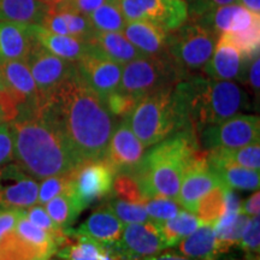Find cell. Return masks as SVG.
Returning a JSON list of instances; mask_svg holds the SVG:
<instances>
[{
  "mask_svg": "<svg viewBox=\"0 0 260 260\" xmlns=\"http://www.w3.org/2000/svg\"><path fill=\"white\" fill-rule=\"evenodd\" d=\"M39 111L58 130L81 164L105 158L118 121L77 71L42 100Z\"/></svg>",
  "mask_w": 260,
  "mask_h": 260,
  "instance_id": "1",
  "label": "cell"
},
{
  "mask_svg": "<svg viewBox=\"0 0 260 260\" xmlns=\"http://www.w3.org/2000/svg\"><path fill=\"white\" fill-rule=\"evenodd\" d=\"M172 105L177 130L199 136L209 125L218 124L249 109L251 99L240 84L191 74L172 88Z\"/></svg>",
  "mask_w": 260,
  "mask_h": 260,
  "instance_id": "2",
  "label": "cell"
},
{
  "mask_svg": "<svg viewBox=\"0 0 260 260\" xmlns=\"http://www.w3.org/2000/svg\"><path fill=\"white\" fill-rule=\"evenodd\" d=\"M39 109L21 113L9 123L14 141V160L35 180L79 169L82 164Z\"/></svg>",
  "mask_w": 260,
  "mask_h": 260,
  "instance_id": "3",
  "label": "cell"
},
{
  "mask_svg": "<svg viewBox=\"0 0 260 260\" xmlns=\"http://www.w3.org/2000/svg\"><path fill=\"white\" fill-rule=\"evenodd\" d=\"M199 149L194 133L177 130L151 146L132 175L148 199L168 198L177 201L184 170Z\"/></svg>",
  "mask_w": 260,
  "mask_h": 260,
  "instance_id": "4",
  "label": "cell"
},
{
  "mask_svg": "<svg viewBox=\"0 0 260 260\" xmlns=\"http://www.w3.org/2000/svg\"><path fill=\"white\" fill-rule=\"evenodd\" d=\"M172 88L161 89L140 98L128 117L133 133L146 148L176 132L177 122L172 105Z\"/></svg>",
  "mask_w": 260,
  "mask_h": 260,
  "instance_id": "5",
  "label": "cell"
},
{
  "mask_svg": "<svg viewBox=\"0 0 260 260\" xmlns=\"http://www.w3.org/2000/svg\"><path fill=\"white\" fill-rule=\"evenodd\" d=\"M183 79L184 76L168 53L144 56L123 65L118 89L142 98L158 90L172 88Z\"/></svg>",
  "mask_w": 260,
  "mask_h": 260,
  "instance_id": "6",
  "label": "cell"
},
{
  "mask_svg": "<svg viewBox=\"0 0 260 260\" xmlns=\"http://www.w3.org/2000/svg\"><path fill=\"white\" fill-rule=\"evenodd\" d=\"M218 35L195 21L169 32L168 54L184 77L200 73L212 56Z\"/></svg>",
  "mask_w": 260,
  "mask_h": 260,
  "instance_id": "7",
  "label": "cell"
},
{
  "mask_svg": "<svg viewBox=\"0 0 260 260\" xmlns=\"http://www.w3.org/2000/svg\"><path fill=\"white\" fill-rule=\"evenodd\" d=\"M199 146L205 151L225 148L236 149L260 140V121L258 116L237 113L218 124L209 125L200 132Z\"/></svg>",
  "mask_w": 260,
  "mask_h": 260,
  "instance_id": "8",
  "label": "cell"
},
{
  "mask_svg": "<svg viewBox=\"0 0 260 260\" xmlns=\"http://www.w3.org/2000/svg\"><path fill=\"white\" fill-rule=\"evenodd\" d=\"M126 21H148L172 32L189 19L184 0H118Z\"/></svg>",
  "mask_w": 260,
  "mask_h": 260,
  "instance_id": "9",
  "label": "cell"
},
{
  "mask_svg": "<svg viewBox=\"0 0 260 260\" xmlns=\"http://www.w3.org/2000/svg\"><path fill=\"white\" fill-rule=\"evenodd\" d=\"M24 60L38 87L41 103L76 71L75 63L54 56L38 41L32 45Z\"/></svg>",
  "mask_w": 260,
  "mask_h": 260,
  "instance_id": "10",
  "label": "cell"
},
{
  "mask_svg": "<svg viewBox=\"0 0 260 260\" xmlns=\"http://www.w3.org/2000/svg\"><path fill=\"white\" fill-rule=\"evenodd\" d=\"M113 247L125 260H140L168 248L158 222L149 220L124 225L121 239Z\"/></svg>",
  "mask_w": 260,
  "mask_h": 260,
  "instance_id": "11",
  "label": "cell"
},
{
  "mask_svg": "<svg viewBox=\"0 0 260 260\" xmlns=\"http://www.w3.org/2000/svg\"><path fill=\"white\" fill-rule=\"evenodd\" d=\"M0 81L18 106V115L40 107V94L25 60L0 61Z\"/></svg>",
  "mask_w": 260,
  "mask_h": 260,
  "instance_id": "12",
  "label": "cell"
},
{
  "mask_svg": "<svg viewBox=\"0 0 260 260\" xmlns=\"http://www.w3.org/2000/svg\"><path fill=\"white\" fill-rule=\"evenodd\" d=\"M113 177L115 172L104 159L83 162L77 169L74 182V195L83 210L113 194Z\"/></svg>",
  "mask_w": 260,
  "mask_h": 260,
  "instance_id": "13",
  "label": "cell"
},
{
  "mask_svg": "<svg viewBox=\"0 0 260 260\" xmlns=\"http://www.w3.org/2000/svg\"><path fill=\"white\" fill-rule=\"evenodd\" d=\"M39 183L17 162L0 168V207L28 209L38 203Z\"/></svg>",
  "mask_w": 260,
  "mask_h": 260,
  "instance_id": "14",
  "label": "cell"
},
{
  "mask_svg": "<svg viewBox=\"0 0 260 260\" xmlns=\"http://www.w3.org/2000/svg\"><path fill=\"white\" fill-rule=\"evenodd\" d=\"M217 186H220V182L209 167L207 151L199 149L195 152L184 170L177 203L187 211L195 213L200 198Z\"/></svg>",
  "mask_w": 260,
  "mask_h": 260,
  "instance_id": "15",
  "label": "cell"
},
{
  "mask_svg": "<svg viewBox=\"0 0 260 260\" xmlns=\"http://www.w3.org/2000/svg\"><path fill=\"white\" fill-rule=\"evenodd\" d=\"M146 147L130 128L128 118L117 123L104 158L116 174H133L141 161Z\"/></svg>",
  "mask_w": 260,
  "mask_h": 260,
  "instance_id": "16",
  "label": "cell"
},
{
  "mask_svg": "<svg viewBox=\"0 0 260 260\" xmlns=\"http://www.w3.org/2000/svg\"><path fill=\"white\" fill-rule=\"evenodd\" d=\"M77 75L90 89L104 100L119 88L122 77V65L107 59L90 51L75 63Z\"/></svg>",
  "mask_w": 260,
  "mask_h": 260,
  "instance_id": "17",
  "label": "cell"
},
{
  "mask_svg": "<svg viewBox=\"0 0 260 260\" xmlns=\"http://www.w3.org/2000/svg\"><path fill=\"white\" fill-rule=\"evenodd\" d=\"M252 60L246 59L232 42L223 35H219L212 56L204 65L200 74L213 80H236L241 82L243 74Z\"/></svg>",
  "mask_w": 260,
  "mask_h": 260,
  "instance_id": "18",
  "label": "cell"
},
{
  "mask_svg": "<svg viewBox=\"0 0 260 260\" xmlns=\"http://www.w3.org/2000/svg\"><path fill=\"white\" fill-rule=\"evenodd\" d=\"M195 22L212 30L219 37L222 32H240L260 23V15L243 8L237 3L211 10Z\"/></svg>",
  "mask_w": 260,
  "mask_h": 260,
  "instance_id": "19",
  "label": "cell"
},
{
  "mask_svg": "<svg viewBox=\"0 0 260 260\" xmlns=\"http://www.w3.org/2000/svg\"><path fill=\"white\" fill-rule=\"evenodd\" d=\"M124 224L111 211L100 206L81 224L79 229L73 230L69 228L65 232L68 236L83 235L95 240L104 246H111L121 239Z\"/></svg>",
  "mask_w": 260,
  "mask_h": 260,
  "instance_id": "20",
  "label": "cell"
},
{
  "mask_svg": "<svg viewBox=\"0 0 260 260\" xmlns=\"http://www.w3.org/2000/svg\"><path fill=\"white\" fill-rule=\"evenodd\" d=\"M32 25L0 22V61L24 60L35 44Z\"/></svg>",
  "mask_w": 260,
  "mask_h": 260,
  "instance_id": "21",
  "label": "cell"
},
{
  "mask_svg": "<svg viewBox=\"0 0 260 260\" xmlns=\"http://www.w3.org/2000/svg\"><path fill=\"white\" fill-rule=\"evenodd\" d=\"M123 35L145 56L168 53L169 32L148 21L126 22Z\"/></svg>",
  "mask_w": 260,
  "mask_h": 260,
  "instance_id": "22",
  "label": "cell"
},
{
  "mask_svg": "<svg viewBox=\"0 0 260 260\" xmlns=\"http://www.w3.org/2000/svg\"><path fill=\"white\" fill-rule=\"evenodd\" d=\"M88 42L94 52L122 67L136 58L145 56L134 45L130 44L123 32L95 31Z\"/></svg>",
  "mask_w": 260,
  "mask_h": 260,
  "instance_id": "23",
  "label": "cell"
},
{
  "mask_svg": "<svg viewBox=\"0 0 260 260\" xmlns=\"http://www.w3.org/2000/svg\"><path fill=\"white\" fill-rule=\"evenodd\" d=\"M34 38L42 47L46 48L54 56L63 58L65 60L76 63L90 51L88 41L80 40L69 35H59L48 31L40 24L32 25Z\"/></svg>",
  "mask_w": 260,
  "mask_h": 260,
  "instance_id": "24",
  "label": "cell"
},
{
  "mask_svg": "<svg viewBox=\"0 0 260 260\" xmlns=\"http://www.w3.org/2000/svg\"><path fill=\"white\" fill-rule=\"evenodd\" d=\"M207 161L222 186L240 190H255L259 188L260 174L258 170H251L225 161L210 151H207Z\"/></svg>",
  "mask_w": 260,
  "mask_h": 260,
  "instance_id": "25",
  "label": "cell"
},
{
  "mask_svg": "<svg viewBox=\"0 0 260 260\" xmlns=\"http://www.w3.org/2000/svg\"><path fill=\"white\" fill-rule=\"evenodd\" d=\"M181 255L193 260H217L219 255L212 224H201L176 245Z\"/></svg>",
  "mask_w": 260,
  "mask_h": 260,
  "instance_id": "26",
  "label": "cell"
},
{
  "mask_svg": "<svg viewBox=\"0 0 260 260\" xmlns=\"http://www.w3.org/2000/svg\"><path fill=\"white\" fill-rule=\"evenodd\" d=\"M51 5L48 0H0V22L41 24Z\"/></svg>",
  "mask_w": 260,
  "mask_h": 260,
  "instance_id": "27",
  "label": "cell"
},
{
  "mask_svg": "<svg viewBox=\"0 0 260 260\" xmlns=\"http://www.w3.org/2000/svg\"><path fill=\"white\" fill-rule=\"evenodd\" d=\"M48 216L63 230L73 225L83 209L74 193H61L45 205Z\"/></svg>",
  "mask_w": 260,
  "mask_h": 260,
  "instance_id": "28",
  "label": "cell"
},
{
  "mask_svg": "<svg viewBox=\"0 0 260 260\" xmlns=\"http://www.w3.org/2000/svg\"><path fill=\"white\" fill-rule=\"evenodd\" d=\"M159 225L168 247H174L195 232L201 225V222L194 213L181 210L174 218L159 223Z\"/></svg>",
  "mask_w": 260,
  "mask_h": 260,
  "instance_id": "29",
  "label": "cell"
},
{
  "mask_svg": "<svg viewBox=\"0 0 260 260\" xmlns=\"http://www.w3.org/2000/svg\"><path fill=\"white\" fill-rule=\"evenodd\" d=\"M87 16L96 31L122 32L128 22L118 0H110Z\"/></svg>",
  "mask_w": 260,
  "mask_h": 260,
  "instance_id": "30",
  "label": "cell"
},
{
  "mask_svg": "<svg viewBox=\"0 0 260 260\" xmlns=\"http://www.w3.org/2000/svg\"><path fill=\"white\" fill-rule=\"evenodd\" d=\"M52 5L63 17L70 37L88 41L93 37L94 32L96 31L93 28L92 23H90L88 16L77 11L67 0H59V2L52 3Z\"/></svg>",
  "mask_w": 260,
  "mask_h": 260,
  "instance_id": "31",
  "label": "cell"
},
{
  "mask_svg": "<svg viewBox=\"0 0 260 260\" xmlns=\"http://www.w3.org/2000/svg\"><path fill=\"white\" fill-rule=\"evenodd\" d=\"M75 243L67 245L58 249L56 254L61 260H103L105 247L100 242L83 235H74Z\"/></svg>",
  "mask_w": 260,
  "mask_h": 260,
  "instance_id": "32",
  "label": "cell"
},
{
  "mask_svg": "<svg viewBox=\"0 0 260 260\" xmlns=\"http://www.w3.org/2000/svg\"><path fill=\"white\" fill-rule=\"evenodd\" d=\"M0 260H45L37 248L14 230L0 239Z\"/></svg>",
  "mask_w": 260,
  "mask_h": 260,
  "instance_id": "33",
  "label": "cell"
},
{
  "mask_svg": "<svg viewBox=\"0 0 260 260\" xmlns=\"http://www.w3.org/2000/svg\"><path fill=\"white\" fill-rule=\"evenodd\" d=\"M195 213L199 216L201 224H212L224 213V186H217L201 197Z\"/></svg>",
  "mask_w": 260,
  "mask_h": 260,
  "instance_id": "34",
  "label": "cell"
},
{
  "mask_svg": "<svg viewBox=\"0 0 260 260\" xmlns=\"http://www.w3.org/2000/svg\"><path fill=\"white\" fill-rule=\"evenodd\" d=\"M212 153L223 160L233 162L239 167L251 169V170H258L260 169V146L259 142L251 144L245 147L236 149H225L218 148L212 149Z\"/></svg>",
  "mask_w": 260,
  "mask_h": 260,
  "instance_id": "35",
  "label": "cell"
},
{
  "mask_svg": "<svg viewBox=\"0 0 260 260\" xmlns=\"http://www.w3.org/2000/svg\"><path fill=\"white\" fill-rule=\"evenodd\" d=\"M102 206L111 211L123 224L146 223L151 220L145 209V205L132 204L116 198H107Z\"/></svg>",
  "mask_w": 260,
  "mask_h": 260,
  "instance_id": "36",
  "label": "cell"
},
{
  "mask_svg": "<svg viewBox=\"0 0 260 260\" xmlns=\"http://www.w3.org/2000/svg\"><path fill=\"white\" fill-rule=\"evenodd\" d=\"M76 170L68 172V174L57 175L44 178L42 183L39 186L38 203L39 205H46L51 199L61 193H73L74 182L76 176Z\"/></svg>",
  "mask_w": 260,
  "mask_h": 260,
  "instance_id": "37",
  "label": "cell"
},
{
  "mask_svg": "<svg viewBox=\"0 0 260 260\" xmlns=\"http://www.w3.org/2000/svg\"><path fill=\"white\" fill-rule=\"evenodd\" d=\"M112 193L121 200L132 204L145 205L149 200L142 193L139 182L132 174H116L113 177Z\"/></svg>",
  "mask_w": 260,
  "mask_h": 260,
  "instance_id": "38",
  "label": "cell"
},
{
  "mask_svg": "<svg viewBox=\"0 0 260 260\" xmlns=\"http://www.w3.org/2000/svg\"><path fill=\"white\" fill-rule=\"evenodd\" d=\"M249 218L251 217L240 211L235 220L232 224L218 230V232H214L216 233L217 246H218L219 254H223V253L229 251L230 248L239 245L242 234L245 232L247 224L249 222Z\"/></svg>",
  "mask_w": 260,
  "mask_h": 260,
  "instance_id": "39",
  "label": "cell"
},
{
  "mask_svg": "<svg viewBox=\"0 0 260 260\" xmlns=\"http://www.w3.org/2000/svg\"><path fill=\"white\" fill-rule=\"evenodd\" d=\"M139 99L140 98L123 92L121 89H117L111 94H109L104 99V103H105L107 110L115 118L125 119L128 118L130 113L133 112V110L135 109Z\"/></svg>",
  "mask_w": 260,
  "mask_h": 260,
  "instance_id": "40",
  "label": "cell"
},
{
  "mask_svg": "<svg viewBox=\"0 0 260 260\" xmlns=\"http://www.w3.org/2000/svg\"><path fill=\"white\" fill-rule=\"evenodd\" d=\"M145 209L151 220L162 223L174 218L181 211V205L176 200L168 198H153L145 204Z\"/></svg>",
  "mask_w": 260,
  "mask_h": 260,
  "instance_id": "41",
  "label": "cell"
},
{
  "mask_svg": "<svg viewBox=\"0 0 260 260\" xmlns=\"http://www.w3.org/2000/svg\"><path fill=\"white\" fill-rule=\"evenodd\" d=\"M239 246L246 252L248 260L259 259L260 252V224L259 214L249 218L245 232H243Z\"/></svg>",
  "mask_w": 260,
  "mask_h": 260,
  "instance_id": "42",
  "label": "cell"
},
{
  "mask_svg": "<svg viewBox=\"0 0 260 260\" xmlns=\"http://www.w3.org/2000/svg\"><path fill=\"white\" fill-rule=\"evenodd\" d=\"M25 217H27L32 224L41 228V229L46 230L47 233L52 234V235L67 234L65 230L58 226L57 224L52 220L51 217L48 216L46 209H44L42 205H39V206H34V205H32V206L28 207V210L25 211Z\"/></svg>",
  "mask_w": 260,
  "mask_h": 260,
  "instance_id": "43",
  "label": "cell"
},
{
  "mask_svg": "<svg viewBox=\"0 0 260 260\" xmlns=\"http://www.w3.org/2000/svg\"><path fill=\"white\" fill-rule=\"evenodd\" d=\"M188 8L189 21H195L201 16L218 8V6L233 4L236 0H184Z\"/></svg>",
  "mask_w": 260,
  "mask_h": 260,
  "instance_id": "44",
  "label": "cell"
},
{
  "mask_svg": "<svg viewBox=\"0 0 260 260\" xmlns=\"http://www.w3.org/2000/svg\"><path fill=\"white\" fill-rule=\"evenodd\" d=\"M14 160V141L9 123L0 122V168Z\"/></svg>",
  "mask_w": 260,
  "mask_h": 260,
  "instance_id": "45",
  "label": "cell"
},
{
  "mask_svg": "<svg viewBox=\"0 0 260 260\" xmlns=\"http://www.w3.org/2000/svg\"><path fill=\"white\" fill-rule=\"evenodd\" d=\"M259 74H260V59L258 56L248 64V67H247V69L245 71V74H243V77L241 80V83L245 84L247 89H249V92H251L253 95H255L256 98L259 96V88H260Z\"/></svg>",
  "mask_w": 260,
  "mask_h": 260,
  "instance_id": "46",
  "label": "cell"
},
{
  "mask_svg": "<svg viewBox=\"0 0 260 260\" xmlns=\"http://www.w3.org/2000/svg\"><path fill=\"white\" fill-rule=\"evenodd\" d=\"M25 213L23 209L0 210V239L15 229L18 219Z\"/></svg>",
  "mask_w": 260,
  "mask_h": 260,
  "instance_id": "47",
  "label": "cell"
},
{
  "mask_svg": "<svg viewBox=\"0 0 260 260\" xmlns=\"http://www.w3.org/2000/svg\"><path fill=\"white\" fill-rule=\"evenodd\" d=\"M241 211V200L232 188L224 187V212L239 213Z\"/></svg>",
  "mask_w": 260,
  "mask_h": 260,
  "instance_id": "48",
  "label": "cell"
},
{
  "mask_svg": "<svg viewBox=\"0 0 260 260\" xmlns=\"http://www.w3.org/2000/svg\"><path fill=\"white\" fill-rule=\"evenodd\" d=\"M69 4L77 10V11L82 12L84 15H88L93 12L94 10L110 2V0H67Z\"/></svg>",
  "mask_w": 260,
  "mask_h": 260,
  "instance_id": "49",
  "label": "cell"
},
{
  "mask_svg": "<svg viewBox=\"0 0 260 260\" xmlns=\"http://www.w3.org/2000/svg\"><path fill=\"white\" fill-rule=\"evenodd\" d=\"M260 211V193L258 190L247 199L245 203H241V212L247 216H258Z\"/></svg>",
  "mask_w": 260,
  "mask_h": 260,
  "instance_id": "50",
  "label": "cell"
},
{
  "mask_svg": "<svg viewBox=\"0 0 260 260\" xmlns=\"http://www.w3.org/2000/svg\"><path fill=\"white\" fill-rule=\"evenodd\" d=\"M140 260H193L190 258H187V256L177 254L175 252H160L158 254L147 256V258L140 259Z\"/></svg>",
  "mask_w": 260,
  "mask_h": 260,
  "instance_id": "51",
  "label": "cell"
},
{
  "mask_svg": "<svg viewBox=\"0 0 260 260\" xmlns=\"http://www.w3.org/2000/svg\"><path fill=\"white\" fill-rule=\"evenodd\" d=\"M235 3L249 10L253 14L260 15V0H236Z\"/></svg>",
  "mask_w": 260,
  "mask_h": 260,
  "instance_id": "52",
  "label": "cell"
},
{
  "mask_svg": "<svg viewBox=\"0 0 260 260\" xmlns=\"http://www.w3.org/2000/svg\"><path fill=\"white\" fill-rule=\"evenodd\" d=\"M45 260H61L60 258H47V259H45Z\"/></svg>",
  "mask_w": 260,
  "mask_h": 260,
  "instance_id": "53",
  "label": "cell"
},
{
  "mask_svg": "<svg viewBox=\"0 0 260 260\" xmlns=\"http://www.w3.org/2000/svg\"><path fill=\"white\" fill-rule=\"evenodd\" d=\"M50 2H52V3H56V2H59V0H50Z\"/></svg>",
  "mask_w": 260,
  "mask_h": 260,
  "instance_id": "54",
  "label": "cell"
},
{
  "mask_svg": "<svg viewBox=\"0 0 260 260\" xmlns=\"http://www.w3.org/2000/svg\"><path fill=\"white\" fill-rule=\"evenodd\" d=\"M251 260H259V259H251Z\"/></svg>",
  "mask_w": 260,
  "mask_h": 260,
  "instance_id": "55",
  "label": "cell"
},
{
  "mask_svg": "<svg viewBox=\"0 0 260 260\" xmlns=\"http://www.w3.org/2000/svg\"><path fill=\"white\" fill-rule=\"evenodd\" d=\"M48 2H50V0H48Z\"/></svg>",
  "mask_w": 260,
  "mask_h": 260,
  "instance_id": "56",
  "label": "cell"
}]
</instances>
